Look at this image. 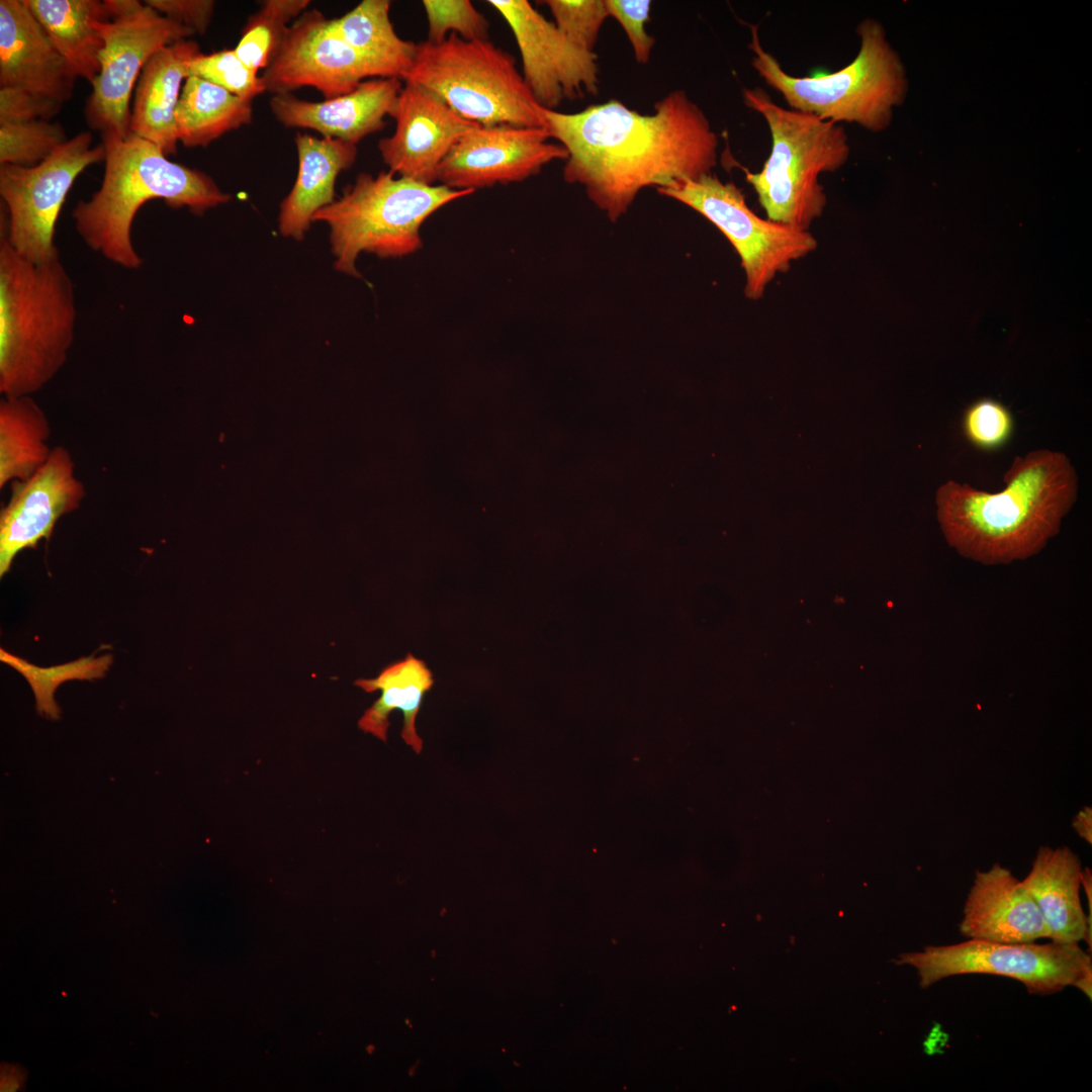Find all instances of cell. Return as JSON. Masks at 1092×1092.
Here are the masks:
<instances>
[{
    "instance_id": "15",
    "label": "cell",
    "mask_w": 1092,
    "mask_h": 1092,
    "mask_svg": "<svg viewBox=\"0 0 1092 1092\" xmlns=\"http://www.w3.org/2000/svg\"><path fill=\"white\" fill-rule=\"evenodd\" d=\"M550 139L545 127L477 125L454 144L438 169L437 182L475 191L524 181L548 163L567 159L564 147Z\"/></svg>"
},
{
    "instance_id": "42",
    "label": "cell",
    "mask_w": 1092,
    "mask_h": 1092,
    "mask_svg": "<svg viewBox=\"0 0 1092 1092\" xmlns=\"http://www.w3.org/2000/svg\"><path fill=\"white\" fill-rule=\"evenodd\" d=\"M1074 987L1080 989L1089 999H1091V987H1092V971L1085 973L1074 985Z\"/></svg>"
},
{
    "instance_id": "12",
    "label": "cell",
    "mask_w": 1092,
    "mask_h": 1092,
    "mask_svg": "<svg viewBox=\"0 0 1092 1092\" xmlns=\"http://www.w3.org/2000/svg\"><path fill=\"white\" fill-rule=\"evenodd\" d=\"M103 38L100 69L85 107L90 127L101 133L129 131V102L136 80L148 61L163 48L185 40L194 33L145 3L127 15L97 24Z\"/></svg>"
},
{
    "instance_id": "21",
    "label": "cell",
    "mask_w": 1092,
    "mask_h": 1092,
    "mask_svg": "<svg viewBox=\"0 0 1092 1092\" xmlns=\"http://www.w3.org/2000/svg\"><path fill=\"white\" fill-rule=\"evenodd\" d=\"M199 53L194 40L169 44L148 61L136 83L129 131L154 143L166 155L177 150L175 109L188 77V63Z\"/></svg>"
},
{
    "instance_id": "9",
    "label": "cell",
    "mask_w": 1092,
    "mask_h": 1092,
    "mask_svg": "<svg viewBox=\"0 0 1092 1092\" xmlns=\"http://www.w3.org/2000/svg\"><path fill=\"white\" fill-rule=\"evenodd\" d=\"M656 190L702 214L728 239L740 258L744 294L751 300L761 298L778 274L817 248L809 231L758 216L740 188L713 172Z\"/></svg>"
},
{
    "instance_id": "39",
    "label": "cell",
    "mask_w": 1092,
    "mask_h": 1092,
    "mask_svg": "<svg viewBox=\"0 0 1092 1092\" xmlns=\"http://www.w3.org/2000/svg\"><path fill=\"white\" fill-rule=\"evenodd\" d=\"M1072 826L1077 834L1089 844L1092 843V809L1085 806L1074 817Z\"/></svg>"
},
{
    "instance_id": "33",
    "label": "cell",
    "mask_w": 1092,
    "mask_h": 1092,
    "mask_svg": "<svg viewBox=\"0 0 1092 1092\" xmlns=\"http://www.w3.org/2000/svg\"><path fill=\"white\" fill-rule=\"evenodd\" d=\"M428 39L443 41L448 33L466 40L487 39L488 22L469 0H424Z\"/></svg>"
},
{
    "instance_id": "31",
    "label": "cell",
    "mask_w": 1092,
    "mask_h": 1092,
    "mask_svg": "<svg viewBox=\"0 0 1092 1092\" xmlns=\"http://www.w3.org/2000/svg\"><path fill=\"white\" fill-rule=\"evenodd\" d=\"M68 140L58 122L38 119L0 123V164L29 166L52 156Z\"/></svg>"
},
{
    "instance_id": "2",
    "label": "cell",
    "mask_w": 1092,
    "mask_h": 1092,
    "mask_svg": "<svg viewBox=\"0 0 1092 1092\" xmlns=\"http://www.w3.org/2000/svg\"><path fill=\"white\" fill-rule=\"evenodd\" d=\"M990 493L947 480L935 492L936 516L949 546L984 564H1006L1038 553L1058 534L1078 495L1069 457L1040 449L1016 456Z\"/></svg>"
},
{
    "instance_id": "32",
    "label": "cell",
    "mask_w": 1092,
    "mask_h": 1092,
    "mask_svg": "<svg viewBox=\"0 0 1092 1092\" xmlns=\"http://www.w3.org/2000/svg\"><path fill=\"white\" fill-rule=\"evenodd\" d=\"M189 76L201 78L246 99L253 100L266 92L261 76L244 63L235 50L199 53L188 63Z\"/></svg>"
},
{
    "instance_id": "23",
    "label": "cell",
    "mask_w": 1092,
    "mask_h": 1092,
    "mask_svg": "<svg viewBox=\"0 0 1092 1092\" xmlns=\"http://www.w3.org/2000/svg\"><path fill=\"white\" fill-rule=\"evenodd\" d=\"M1082 871L1080 858L1069 847L1041 846L1021 884L1036 904L1052 941L1086 940L1091 949L1092 921L1080 899Z\"/></svg>"
},
{
    "instance_id": "13",
    "label": "cell",
    "mask_w": 1092,
    "mask_h": 1092,
    "mask_svg": "<svg viewBox=\"0 0 1092 1092\" xmlns=\"http://www.w3.org/2000/svg\"><path fill=\"white\" fill-rule=\"evenodd\" d=\"M510 26L520 51L523 78L543 108L599 93L598 56L571 41L527 0H489Z\"/></svg>"
},
{
    "instance_id": "7",
    "label": "cell",
    "mask_w": 1092,
    "mask_h": 1092,
    "mask_svg": "<svg viewBox=\"0 0 1092 1092\" xmlns=\"http://www.w3.org/2000/svg\"><path fill=\"white\" fill-rule=\"evenodd\" d=\"M394 175L389 170L376 176L359 173L340 198L313 214L312 221L330 226L338 271L360 277L356 259L361 252L380 258L415 253L422 247L425 220L446 204L474 192Z\"/></svg>"
},
{
    "instance_id": "37",
    "label": "cell",
    "mask_w": 1092,
    "mask_h": 1092,
    "mask_svg": "<svg viewBox=\"0 0 1092 1092\" xmlns=\"http://www.w3.org/2000/svg\"><path fill=\"white\" fill-rule=\"evenodd\" d=\"M63 103L27 90L0 86V123L50 120Z\"/></svg>"
},
{
    "instance_id": "28",
    "label": "cell",
    "mask_w": 1092,
    "mask_h": 1092,
    "mask_svg": "<svg viewBox=\"0 0 1092 1092\" xmlns=\"http://www.w3.org/2000/svg\"><path fill=\"white\" fill-rule=\"evenodd\" d=\"M389 10L388 0H363L331 23L358 54L380 67L387 77L401 80L413 64L417 43L395 32Z\"/></svg>"
},
{
    "instance_id": "14",
    "label": "cell",
    "mask_w": 1092,
    "mask_h": 1092,
    "mask_svg": "<svg viewBox=\"0 0 1092 1092\" xmlns=\"http://www.w3.org/2000/svg\"><path fill=\"white\" fill-rule=\"evenodd\" d=\"M369 77L387 78L380 67L345 42L317 9L305 10L290 24L261 75L272 96L313 87L325 99L349 93Z\"/></svg>"
},
{
    "instance_id": "24",
    "label": "cell",
    "mask_w": 1092,
    "mask_h": 1092,
    "mask_svg": "<svg viewBox=\"0 0 1092 1092\" xmlns=\"http://www.w3.org/2000/svg\"><path fill=\"white\" fill-rule=\"evenodd\" d=\"M354 684L367 693L380 691L379 698L359 719L358 727L386 742L389 715L399 710L403 715L401 738L420 754L423 740L417 733L416 719L426 693L434 684L426 662L408 653L403 659L385 666L376 677L359 678Z\"/></svg>"
},
{
    "instance_id": "3",
    "label": "cell",
    "mask_w": 1092,
    "mask_h": 1092,
    "mask_svg": "<svg viewBox=\"0 0 1092 1092\" xmlns=\"http://www.w3.org/2000/svg\"><path fill=\"white\" fill-rule=\"evenodd\" d=\"M105 168L99 189L80 200L72 211L77 234L93 252L127 270H138L144 260L131 240L139 209L148 201L162 199L171 208L187 207L202 215L224 204L231 195L207 174L170 161L160 147L131 132L101 133Z\"/></svg>"
},
{
    "instance_id": "36",
    "label": "cell",
    "mask_w": 1092,
    "mask_h": 1092,
    "mask_svg": "<svg viewBox=\"0 0 1092 1092\" xmlns=\"http://www.w3.org/2000/svg\"><path fill=\"white\" fill-rule=\"evenodd\" d=\"M610 17L615 18L624 29L639 64H647L655 43L653 35L646 31L650 19L649 0H605Z\"/></svg>"
},
{
    "instance_id": "35",
    "label": "cell",
    "mask_w": 1092,
    "mask_h": 1092,
    "mask_svg": "<svg viewBox=\"0 0 1092 1092\" xmlns=\"http://www.w3.org/2000/svg\"><path fill=\"white\" fill-rule=\"evenodd\" d=\"M555 25L578 47L594 52L601 28L610 17L605 0H546Z\"/></svg>"
},
{
    "instance_id": "10",
    "label": "cell",
    "mask_w": 1092,
    "mask_h": 1092,
    "mask_svg": "<svg viewBox=\"0 0 1092 1092\" xmlns=\"http://www.w3.org/2000/svg\"><path fill=\"white\" fill-rule=\"evenodd\" d=\"M104 160L103 143L92 147V134L81 131L34 166L0 164L1 225L14 251L34 263L60 256L55 233L66 197L86 168Z\"/></svg>"
},
{
    "instance_id": "22",
    "label": "cell",
    "mask_w": 1092,
    "mask_h": 1092,
    "mask_svg": "<svg viewBox=\"0 0 1092 1092\" xmlns=\"http://www.w3.org/2000/svg\"><path fill=\"white\" fill-rule=\"evenodd\" d=\"M294 144L298 172L292 189L280 203L279 232L300 241L313 214L335 200L339 174L349 169L357 157V146L331 138L296 133Z\"/></svg>"
},
{
    "instance_id": "40",
    "label": "cell",
    "mask_w": 1092,
    "mask_h": 1092,
    "mask_svg": "<svg viewBox=\"0 0 1092 1092\" xmlns=\"http://www.w3.org/2000/svg\"><path fill=\"white\" fill-rule=\"evenodd\" d=\"M103 2L110 18L127 15L136 11L144 5V3L138 0H105Z\"/></svg>"
},
{
    "instance_id": "6",
    "label": "cell",
    "mask_w": 1092,
    "mask_h": 1092,
    "mask_svg": "<svg viewBox=\"0 0 1092 1092\" xmlns=\"http://www.w3.org/2000/svg\"><path fill=\"white\" fill-rule=\"evenodd\" d=\"M743 102L766 121L771 150L759 172L745 171L766 218L809 231L827 205L822 173L842 168L850 147L842 124L784 108L761 88H744Z\"/></svg>"
},
{
    "instance_id": "17",
    "label": "cell",
    "mask_w": 1092,
    "mask_h": 1092,
    "mask_svg": "<svg viewBox=\"0 0 1092 1092\" xmlns=\"http://www.w3.org/2000/svg\"><path fill=\"white\" fill-rule=\"evenodd\" d=\"M390 117L395 129L378 143L383 162L393 174L426 184L437 182L438 169L454 144L479 125L410 82H403Z\"/></svg>"
},
{
    "instance_id": "38",
    "label": "cell",
    "mask_w": 1092,
    "mask_h": 1092,
    "mask_svg": "<svg viewBox=\"0 0 1092 1092\" xmlns=\"http://www.w3.org/2000/svg\"><path fill=\"white\" fill-rule=\"evenodd\" d=\"M145 4L200 34L206 32L215 6L212 0H147Z\"/></svg>"
},
{
    "instance_id": "8",
    "label": "cell",
    "mask_w": 1092,
    "mask_h": 1092,
    "mask_svg": "<svg viewBox=\"0 0 1092 1092\" xmlns=\"http://www.w3.org/2000/svg\"><path fill=\"white\" fill-rule=\"evenodd\" d=\"M401 80L429 90L479 125L546 128L544 108L515 58L488 39L466 40L451 33L438 43H417L413 64Z\"/></svg>"
},
{
    "instance_id": "34",
    "label": "cell",
    "mask_w": 1092,
    "mask_h": 1092,
    "mask_svg": "<svg viewBox=\"0 0 1092 1092\" xmlns=\"http://www.w3.org/2000/svg\"><path fill=\"white\" fill-rule=\"evenodd\" d=\"M962 427L966 439L974 447L983 451H995L1011 439L1014 419L1002 402L993 398H981L967 407Z\"/></svg>"
},
{
    "instance_id": "29",
    "label": "cell",
    "mask_w": 1092,
    "mask_h": 1092,
    "mask_svg": "<svg viewBox=\"0 0 1092 1092\" xmlns=\"http://www.w3.org/2000/svg\"><path fill=\"white\" fill-rule=\"evenodd\" d=\"M309 0H265L251 14L234 49L255 72L266 69L281 46L290 24L309 5Z\"/></svg>"
},
{
    "instance_id": "1",
    "label": "cell",
    "mask_w": 1092,
    "mask_h": 1092,
    "mask_svg": "<svg viewBox=\"0 0 1092 1092\" xmlns=\"http://www.w3.org/2000/svg\"><path fill=\"white\" fill-rule=\"evenodd\" d=\"M550 138L564 147L565 182L583 187L612 222L647 187H667L712 173L719 140L703 109L673 90L642 114L617 99L564 113L544 108Z\"/></svg>"
},
{
    "instance_id": "27",
    "label": "cell",
    "mask_w": 1092,
    "mask_h": 1092,
    "mask_svg": "<svg viewBox=\"0 0 1092 1092\" xmlns=\"http://www.w3.org/2000/svg\"><path fill=\"white\" fill-rule=\"evenodd\" d=\"M51 426L31 397L3 396L0 401V488L32 476L49 459Z\"/></svg>"
},
{
    "instance_id": "18",
    "label": "cell",
    "mask_w": 1092,
    "mask_h": 1092,
    "mask_svg": "<svg viewBox=\"0 0 1092 1092\" xmlns=\"http://www.w3.org/2000/svg\"><path fill=\"white\" fill-rule=\"evenodd\" d=\"M402 86L399 78L387 77L365 80L349 93L322 101L273 95L270 109L286 127L309 128L323 138L357 145L384 127Z\"/></svg>"
},
{
    "instance_id": "30",
    "label": "cell",
    "mask_w": 1092,
    "mask_h": 1092,
    "mask_svg": "<svg viewBox=\"0 0 1092 1092\" xmlns=\"http://www.w3.org/2000/svg\"><path fill=\"white\" fill-rule=\"evenodd\" d=\"M0 659L25 677L34 694L37 713L51 720H57L61 715V709L55 700V692L61 684L74 679L101 678L113 661L111 654L98 657L90 655L60 665L39 667L3 648L0 649Z\"/></svg>"
},
{
    "instance_id": "25",
    "label": "cell",
    "mask_w": 1092,
    "mask_h": 1092,
    "mask_svg": "<svg viewBox=\"0 0 1092 1092\" xmlns=\"http://www.w3.org/2000/svg\"><path fill=\"white\" fill-rule=\"evenodd\" d=\"M52 44L78 78L92 83L103 49L100 21L111 19L103 1L23 0Z\"/></svg>"
},
{
    "instance_id": "5",
    "label": "cell",
    "mask_w": 1092,
    "mask_h": 1092,
    "mask_svg": "<svg viewBox=\"0 0 1092 1092\" xmlns=\"http://www.w3.org/2000/svg\"><path fill=\"white\" fill-rule=\"evenodd\" d=\"M750 31L748 49L753 69L791 109L839 124L856 123L878 132L890 125L894 108L906 97L904 65L887 40L884 27L875 19L858 23L859 51L847 66L807 77L787 73L762 47L757 25H751Z\"/></svg>"
},
{
    "instance_id": "19",
    "label": "cell",
    "mask_w": 1092,
    "mask_h": 1092,
    "mask_svg": "<svg viewBox=\"0 0 1092 1092\" xmlns=\"http://www.w3.org/2000/svg\"><path fill=\"white\" fill-rule=\"evenodd\" d=\"M75 74L23 0L0 1V86L58 102L72 95Z\"/></svg>"
},
{
    "instance_id": "20",
    "label": "cell",
    "mask_w": 1092,
    "mask_h": 1092,
    "mask_svg": "<svg viewBox=\"0 0 1092 1092\" xmlns=\"http://www.w3.org/2000/svg\"><path fill=\"white\" fill-rule=\"evenodd\" d=\"M960 932L969 939L1027 943L1050 938L1031 896L1010 870L994 863L977 871L968 894Z\"/></svg>"
},
{
    "instance_id": "41",
    "label": "cell",
    "mask_w": 1092,
    "mask_h": 1092,
    "mask_svg": "<svg viewBox=\"0 0 1092 1092\" xmlns=\"http://www.w3.org/2000/svg\"><path fill=\"white\" fill-rule=\"evenodd\" d=\"M1081 886H1083L1085 894L1089 902V920L1092 921V876L1089 869H1084L1081 876Z\"/></svg>"
},
{
    "instance_id": "11",
    "label": "cell",
    "mask_w": 1092,
    "mask_h": 1092,
    "mask_svg": "<svg viewBox=\"0 0 1092 1092\" xmlns=\"http://www.w3.org/2000/svg\"><path fill=\"white\" fill-rule=\"evenodd\" d=\"M897 966L914 968L919 985L926 989L953 976L983 974L1007 977L1023 984L1030 994L1063 991L1092 971L1090 952L1079 943H1005L979 939L949 945H927L904 952Z\"/></svg>"
},
{
    "instance_id": "16",
    "label": "cell",
    "mask_w": 1092,
    "mask_h": 1092,
    "mask_svg": "<svg viewBox=\"0 0 1092 1092\" xmlns=\"http://www.w3.org/2000/svg\"><path fill=\"white\" fill-rule=\"evenodd\" d=\"M86 496L75 474L70 451L55 446L48 461L29 478L11 483V494L0 512V576L21 551L49 540L57 522L79 509Z\"/></svg>"
},
{
    "instance_id": "4",
    "label": "cell",
    "mask_w": 1092,
    "mask_h": 1092,
    "mask_svg": "<svg viewBox=\"0 0 1092 1092\" xmlns=\"http://www.w3.org/2000/svg\"><path fill=\"white\" fill-rule=\"evenodd\" d=\"M77 309L60 256L34 263L0 237V392L32 395L67 362Z\"/></svg>"
},
{
    "instance_id": "26",
    "label": "cell",
    "mask_w": 1092,
    "mask_h": 1092,
    "mask_svg": "<svg viewBox=\"0 0 1092 1092\" xmlns=\"http://www.w3.org/2000/svg\"><path fill=\"white\" fill-rule=\"evenodd\" d=\"M252 103L201 78L187 77L175 109L178 141L188 148L208 146L228 131L250 124Z\"/></svg>"
}]
</instances>
